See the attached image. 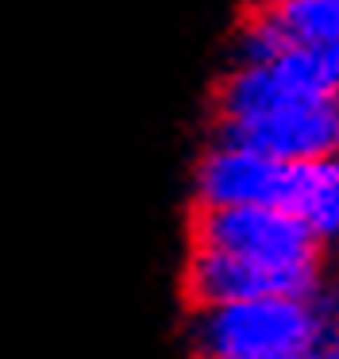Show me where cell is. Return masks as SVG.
<instances>
[{"label": "cell", "mask_w": 339, "mask_h": 359, "mask_svg": "<svg viewBox=\"0 0 339 359\" xmlns=\"http://www.w3.org/2000/svg\"><path fill=\"white\" fill-rule=\"evenodd\" d=\"M331 332H339V294L331 297Z\"/></svg>", "instance_id": "9c48e42d"}, {"label": "cell", "mask_w": 339, "mask_h": 359, "mask_svg": "<svg viewBox=\"0 0 339 359\" xmlns=\"http://www.w3.org/2000/svg\"><path fill=\"white\" fill-rule=\"evenodd\" d=\"M297 212L312 224L324 248H339V158L305 163Z\"/></svg>", "instance_id": "8992f818"}, {"label": "cell", "mask_w": 339, "mask_h": 359, "mask_svg": "<svg viewBox=\"0 0 339 359\" xmlns=\"http://www.w3.org/2000/svg\"><path fill=\"white\" fill-rule=\"evenodd\" d=\"M193 305L251 302V297H316L324 294V263H258L193 243L185 263Z\"/></svg>", "instance_id": "277c9868"}, {"label": "cell", "mask_w": 339, "mask_h": 359, "mask_svg": "<svg viewBox=\"0 0 339 359\" xmlns=\"http://www.w3.org/2000/svg\"><path fill=\"white\" fill-rule=\"evenodd\" d=\"M212 140L289 158V163L339 158V93L293 97L247 116L212 120Z\"/></svg>", "instance_id": "3957f363"}, {"label": "cell", "mask_w": 339, "mask_h": 359, "mask_svg": "<svg viewBox=\"0 0 339 359\" xmlns=\"http://www.w3.org/2000/svg\"><path fill=\"white\" fill-rule=\"evenodd\" d=\"M305 163L274 158L235 143H216L197 163V205H274L297 212Z\"/></svg>", "instance_id": "5b68a950"}, {"label": "cell", "mask_w": 339, "mask_h": 359, "mask_svg": "<svg viewBox=\"0 0 339 359\" xmlns=\"http://www.w3.org/2000/svg\"><path fill=\"white\" fill-rule=\"evenodd\" d=\"M193 243L258 263H324V243L312 224L274 205H197Z\"/></svg>", "instance_id": "7a4b0ae2"}, {"label": "cell", "mask_w": 339, "mask_h": 359, "mask_svg": "<svg viewBox=\"0 0 339 359\" xmlns=\"http://www.w3.org/2000/svg\"><path fill=\"white\" fill-rule=\"evenodd\" d=\"M331 336V297H251V302L193 305V355H277L305 351L312 355Z\"/></svg>", "instance_id": "6da1fadb"}, {"label": "cell", "mask_w": 339, "mask_h": 359, "mask_svg": "<svg viewBox=\"0 0 339 359\" xmlns=\"http://www.w3.org/2000/svg\"><path fill=\"white\" fill-rule=\"evenodd\" d=\"M335 4H339V0H335Z\"/></svg>", "instance_id": "30bf717a"}, {"label": "cell", "mask_w": 339, "mask_h": 359, "mask_svg": "<svg viewBox=\"0 0 339 359\" xmlns=\"http://www.w3.org/2000/svg\"><path fill=\"white\" fill-rule=\"evenodd\" d=\"M312 359H339V332H331L328 340L312 351Z\"/></svg>", "instance_id": "52a82bcc"}, {"label": "cell", "mask_w": 339, "mask_h": 359, "mask_svg": "<svg viewBox=\"0 0 339 359\" xmlns=\"http://www.w3.org/2000/svg\"><path fill=\"white\" fill-rule=\"evenodd\" d=\"M223 359H312L305 351H277V355H223Z\"/></svg>", "instance_id": "ba28073f"}]
</instances>
